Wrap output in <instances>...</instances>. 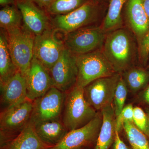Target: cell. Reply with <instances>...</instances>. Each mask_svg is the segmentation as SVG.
I'll use <instances>...</instances> for the list:
<instances>
[{
  "instance_id": "obj_28",
  "label": "cell",
  "mask_w": 149,
  "mask_h": 149,
  "mask_svg": "<svg viewBox=\"0 0 149 149\" xmlns=\"http://www.w3.org/2000/svg\"><path fill=\"white\" fill-rule=\"evenodd\" d=\"M133 123L137 128L145 133L148 138V116L145 111L140 107H134Z\"/></svg>"
},
{
  "instance_id": "obj_12",
  "label": "cell",
  "mask_w": 149,
  "mask_h": 149,
  "mask_svg": "<svg viewBox=\"0 0 149 149\" xmlns=\"http://www.w3.org/2000/svg\"><path fill=\"white\" fill-rule=\"evenodd\" d=\"M77 55L66 48L58 61L49 70L54 87L65 93L76 85L78 70Z\"/></svg>"
},
{
  "instance_id": "obj_2",
  "label": "cell",
  "mask_w": 149,
  "mask_h": 149,
  "mask_svg": "<svg viewBox=\"0 0 149 149\" xmlns=\"http://www.w3.org/2000/svg\"><path fill=\"white\" fill-rule=\"evenodd\" d=\"M97 113L85 100L83 88L75 85L65 93L61 119L68 131L85 126Z\"/></svg>"
},
{
  "instance_id": "obj_37",
  "label": "cell",
  "mask_w": 149,
  "mask_h": 149,
  "mask_svg": "<svg viewBox=\"0 0 149 149\" xmlns=\"http://www.w3.org/2000/svg\"><path fill=\"white\" fill-rule=\"evenodd\" d=\"M93 1H94V0H93Z\"/></svg>"
},
{
  "instance_id": "obj_38",
  "label": "cell",
  "mask_w": 149,
  "mask_h": 149,
  "mask_svg": "<svg viewBox=\"0 0 149 149\" xmlns=\"http://www.w3.org/2000/svg\"></svg>"
},
{
  "instance_id": "obj_18",
  "label": "cell",
  "mask_w": 149,
  "mask_h": 149,
  "mask_svg": "<svg viewBox=\"0 0 149 149\" xmlns=\"http://www.w3.org/2000/svg\"><path fill=\"white\" fill-rule=\"evenodd\" d=\"M102 123L97 142L93 149H110L115 136V119L113 104L101 111Z\"/></svg>"
},
{
  "instance_id": "obj_17",
  "label": "cell",
  "mask_w": 149,
  "mask_h": 149,
  "mask_svg": "<svg viewBox=\"0 0 149 149\" xmlns=\"http://www.w3.org/2000/svg\"><path fill=\"white\" fill-rule=\"evenodd\" d=\"M32 124L40 139L52 147L58 145L69 132L61 119L42 121Z\"/></svg>"
},
{
  "instance_id": "obj_36",
  "label": "cell",
  "mask_w": 149,
  "mask_h": 149,
  "mask_svg": "<svg viewBox=\"0 0 149 149\" xmlns=\"http://www.w3.org/2000/svg\"><path fill=\"white\" fill-rule=\"evenodd\" d=\"M80 149H92L89 148H81Z\"/></svg>"
},
{
  "instance_id": "obj_25",
  "label": "cell",
  "mask_w": 149,
  "mask_h": 149,
  "mask_svg": "<svg viewBox=\"0 0 149 149\" xmlns=\"http://www.w3.org/2000/svg\"><path fill=\"white\" fill-rule=\"evenodd\" d=\"M92 1L93 0H55L47 12L51 16L66 14Z\"/></svg>"
},
{
  "instance_id": "obj_24",
  "label": "cell",
  "mask_w": 149,
  "mask_h": 149,
  "mask_svg": "<svg viewBox=\"0 0 149 149\" xmlns=\"http://www.w3.org/2000/svg\"><path fill=\"white\" fill-rule=\"evenodd\" d=\"M123 130L132 149H149V140L145 133L132 123H126Z\"/></svg>"
},
{
  "instance_id": "obj_20",
  "label": "cell",
  "mask_w": 149,
  "mask_h": 149,
  "mask_svg": "<svg viewBox=\"0 0 149 149\" xmlns=\"http://www.w3.org/2000/svg\"><path fill=\"white\" fill-rule=\"evenodd\" d=\"M0 33V86L5 84L18 71L10 52L6 34L1 28Z\"/></svg>"
},
{
  "instance_id": "obj_34",
  "label": "cell",
  "mask_w": 149,
  "mask_h": 149,
  "mask_svg": "<svg viewBox=\"0 0 149 149\" xmlns=\"http://www.w3.org/2000/svg\"><path fill=\"white\" fill-rule=\"evenodd\" d=\"M144 8L149 19V0H143Z\"/></svg>"
},
{
  "instance_id": "obj_21",
  "label": "cell",
  "mask_w": 149,
  "mask_h": 149,
  "mask_svg": "<svg viewBox=\"0 0 149 149\" xmlns=\"http://www.w3.org/2000/svg\"><path fill=\"white\" fill-rule=\"evenodd\" d=\"M120 74L128 92L133 95L138 94L149 84V70L142 67L135 65Z\"/></svg>"
},
{
  "instance_id": "obj_35",
  "label": "cell",
  "mask_w": 149,
  "mask_h": 149,
  "mask_svg": "<svg viewBox=\"0 0 149 149\" xmlns=\"http://www.w3.org/2000/svg\"><path fill=\"white\" fill-rule=\"evenodd\" d=\"M145 111L146 113L147 116L148 118V139L149 140V108H146L145 109Z\"/></svg>"
},
{
  "instance_id": "obj_4",
  "label": "cell",
  "mask_w": 149,
  "mask_h": 149,
  "mask_svg": "<svg viewBox=\"0 0 149 149\" xmlns=\"http://www.w3.org/2000/svg\"><path fill=\"white\" fill-rule=\"evenodd\" d=\"M33 107V101L27 99L1 111V149L4 148L28 125Z\"/></svg>"
},
{
  "instance_id": "obj_26",
  "label": "cell",
  "mask_w": 149,
  "mask_h": 149,
  "mask_svg": "<svg viewBox=\"0 0 149 149\" xmlns=\"http://www.w3.org/2000/svg\"><path fill=\"white\" fill-rule=\"evenodd\" d=\"M128 92V88L121 75L116 88L113 102L116 116L120 114L125 107Z\"/></svg>"
},
{
  "instance_id": "obj_13",
  "label": "cell",
  "mask_w": 149,
  "mask_h": 149,
  "mask_svg": "<svg viewBox=\"0 0 149 149\" xmlns=\"http://www.w3.org/2000/svg\"><path fill=\"white\" fill-rule=\"evenodd\" d=\"M16 4L21 12L23 25L35 36L52 27L50 15L32 0H17Z\"/></svg>"
},
{
  "instance_id": "obj_15",
  "label": "cell",
  "mask_w": 149,
  "mask_h": 149,
  "mask_svg": "<svg viewBox=\"0 0 149 149\" xmlns=\"http://www.w3.org/2000/svg\"><path fill=\"white\" fill-rule=\"evenodd\" d=\"M1 92L2 110L24 101L27 99L26 77L17 71L5 84L1 86Z\"/></svg>"
},
{
  "instance_id": "obj_7",
  "label": "cell",
  "mask_w": 149,
  "mask_h": 149,
  "mask_svg": "<svg viewBox=\"0 0 149 149\" xmlns=\"http://www.w3.org/2000/svg\"><path fill=\"white\" fill-rule=\"evenodd\" d=\"M98 9L94 1L86 3L66 14L51 16L52 27L65 34L93 25L97 19Z\"/></svg>"
},
{
  "instance_id": "obj_9",
  "label": "cell",
  "mask_w": 149,
  "mask_h": 149,
  "mask_svg": "<svg viewBox=\"0 0 149 149\" xmlns=\"http://www.w3.org/2000/svg\"><path fill=\"white\" fill-rule=\"evenodd\" d=\"M120 76V73H116L99 78L83 88L85 100L96 111H101L113 104L115 91Z\"/></svg>"
},
{
  "instance_id": "obj_30",
  "label": "cell",
  "mask_w": 149,
  "mask_h": 149,
  "mask_svg": "<svg viewBox=\"0 0 149 149\" xmlns=\"http://www.w3.org/2000/svg\"><path fill=\"white\" fill-rule=\"evenodd\" d=\"M110 149H132L128 146L121 139L120 133L116 130L114 141L112 144Z\"/></svg>"
},
{
  "instance_id": "obj_6",
  "label": "cell",
  "mask_w": 149,
  "mask_h": 149,
  "mask_svg": "<svg viewBox=\"0 0 149 149\" xmlns=\"http://www.w3.org/2000/svg\"><path fill=\"white\" fill-rule=\"evenodd\" d=\"M107 33L101 27L92 25L64 34L65 47L76 55L101 49Z\"/></svg>"
},
{
  "instance_id": "obj_33",
  "label": "cell",
  "mask_w": 149,
  "mask_h": 149,
  "mask_svg": "<svg viewBox=\"0 0 149 149\" xmlns=\"http://www.w3.org/2000/svg\"><path fill=\"white\" fill-rule=\"evenodd\" d=\"M17 0H0V5L1 7L5 6L15 5Z\"/></svg>"
},
{
  "instance_id": "obj_22",
  "label": "cell",
  "mask_w": 149,
  "mask_h": 149,
  "mask_svg": "<svg viewBox=\"0 0 149 149\" xmlns=\"http://www.w3.org/2000/svg\"><path fill=\"white\" fill-rule=\"evenodd\" d=\"M126 0H110L108 10L104 19L102 29L108 33L121 28L123 24L121 10Z\"/></svg>"
},
{
  "instance_id": "obj_5",
  "label": "cell",
  "mask_w": 149,
  "mask_h": 149,
  "mask_svg": "<svg viewBox=\"0 0 149 149\" xmlns=\"http://www.w3.org/2000/svg\"><path fill=\"white\" fill-rule=\"evenodd\" d=\"M76 85L84 88L94 80L117 73L101 49L78 55Z\"/></svg>"
},
{
  "instance_id": "obj_31",
  "label": "cell",
  "mask_w": 149,
  "mask_h": 149,
  "mask_svg": "<svg viewBox=\"0 0 149 149\" xmlns=\"http://www.w3.org/2000/svg\"><path fill=\"white\" fill-rule=\"evenodd\" d=\"M137 99L149 108V83L143 90L138 93Z\"/></svg>"
},
{
  "instance_id": "obj_23",
  "label": "cell",
  "mask_w": 149,
  "mask_h": 149,
  "mask_svg": "<svg viewBox=\"0 0 149 149\" xmlns=\"http://www.w3.org/2000/svg\"><path fill=\"white\" fill-rule=\"evenodd\" d=\"M22 24V16L16 4L2 7L0 10L1 28L6 30Z\"/></svg>"
},
{
  "instance_id": "obj_14",
  "label": "cell",
  "mask_w": 149,
  "mask_h": 149,
  "mask_svg": "<svg viewBox=\"0 0 149 149\" xmlns=\"http://www.w3.org/2000/svg\"><path fill=\"white\" fill-rule=\"evenodd\" d=\"M25 77L27 98L32 101L43 95L54 87L49 70L34 56Z\"/></svg>"
},
{
  "instance_id": "obj_11",
  "label": "cell",
  "mask_w": 149,
  "mask_h": 149,
  "mask_svg": "<svg viewBox=\"0 0 149 149\" xmlns=\"http://www.w3.org/2000/svg\"><path fill=\"white\" fill-rule=\"evenodd\" d=\"M52 27L35 36L34 56L49 70L60 57L65 49L63 40H59Z\"/></svg>"
},
{
  "instance_id": "obj_8",
  "label": "cell",
  "mask_w": 149,
  "mask_h": 149,
  "mask_svg": "<svg viewBox=\"0 0 149 149\" xmlns=\"http://www.w3.org/2000/svg\"><path fill=\"white\" fill-rule=\"evenodd\" d=\"M65 93L54 87L33 101L30 123L61 119Z\"/></svg>"
},
{
  "instance_id": "obj_1",
  "label": "cell",
  "mask_w": 149,
  "mask_h": 149,
  "mask_svg": "<svg viewBox=\"0 0 149 149\" xmlns=\"http://www.w3.org/2000/svg\"><path fill=\"white\" fill-rule=\"evenodd\" d=\"M136 38L133 32L122 27L107 34L102 50L117 73L135 66L138 52Z\"/></svg>"
},
{
  "instance_id": "obj_10",
  "label": "cell",
  "mask_w": 149,
  "mask_h": 149,
  "mask_svg": "<svg viewBox=\"0 0 149 149\" xmlns=\"http://www.w3.org/2000/svg\"><path fill=\"white\" fill-rule=\"evenodd\" d=\"M102 123L101 112L85 126L70 130L58 145L50 149H94Z\"/></svg>"
},
{
  "instance_id": "obj_3",
  "label": "cell",
  "mask_w": 149,
  "mask_h": 149,
  "mask_svg": "<svg viewBox=\"0 0 149 149\" xmlns=\"http://www.w3.org/2000/svg\"><path fill=\"white\" fill-rule=\"evenodd\" d=\"M5 30L14 63L18 71L25 76L34 56L35 36L23 24L19 27Z\"/></svg>"
},
{
  "instance_id": "obj_16",
  "label": "cell",
  "mask_w": 149,
  "mask_h": 149,
  "mask_svg": "<svg viewBox=\"0 0 149 149\" xmlns=\"http://www.w3.org/2000/svg\"><path fill=\"white\" fill-rule=\"evenodd\" d=\"M126 15L128 25L138 42L149 31V19L143 0H128Z\"/></svg>"
},
{
  "instance_id": "obj_32",
  "label": "cell",
  "mask_w": 149,
  "mask_h": 149,
  "mask_svg": "<svg viewBox=\"0 0 149 149\" xmlns=\"http://www.w3.org/2000/svg\"><path fill=\"white\" fill-rule=\"evenodd\" d=\"M38 7L47 12L55 0H32Z\"/></svg>"
},
{
  "instance_id": "obj_27",
  "label": "cell",
  "mask_w": 149,
  "mask_h": 149,
  "mask_svg": "<svg viewBox=\"0 0 149 149\" xmlns=\"http://www.w3.org/2000/svg\"><path fill=\"white\" fill-rule=\"evenodd\" d=\"M134 107L132 104L125 105L120 114L116 117L115 130L120 133L123 130V126L126 123H133Z\"/></svg>"
},
{
  "instance_id": "obj_19",
  "label": "cell",
  "mask_w": 149,
  "mask_h": 149,
  "mask_svg": "<svg viewBox=\"0 0 149 149\" xmlns=\"http://www.w3.org/2000/svg\"><path fill=\"white\" fill-rule=\"evenodd\" d=\"M52 147L39 138L30 123L19 134L2 149H50Z\"/></svg>"
},
{
  "instance_id": "obj_29",
  "label": "cell",
  "mask_w": 149,
  "mask_h": 149,
  "mask_svg": "<svg viewBox=\"0 0 149 149\" xmlns=\"http://www.w3.org/2000/svg\"><path fill=\"white\" fill-rule=\"evenodd\" d=\"M138 44V58L141 64L146 65L149 56V31Z\"/></svg>"
}]
</instances>
